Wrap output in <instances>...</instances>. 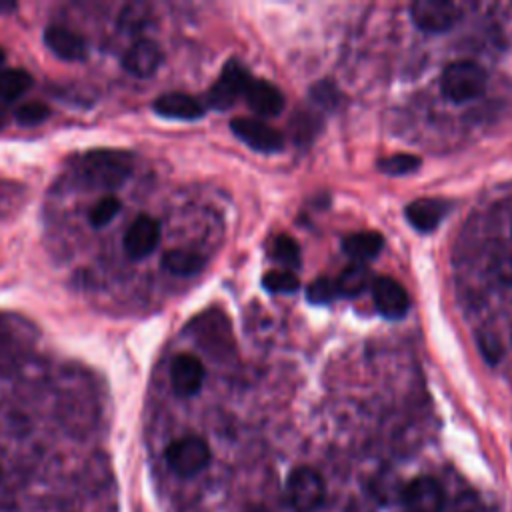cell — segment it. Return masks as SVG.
Segmentation results:
<instances>
[{"label": "cell", "mask_w": 512, "mask_h": 512, "mask_svg": "<svg viewBox=\"0 0 512 512\" xmlns=\"http://www.w3.org/2000/svg\"><path fill=\"white\" fill-rule=\"evenodd\" d=\"M132 170V158L116 150H92L72 162V176L84 188H118Z\"/></svg>", "instance_id": "1"}, {"label": "cell", "mask_w": 512, "mask_h": 512, "mask_svg": "<svg viewBox=\"0 0 512 512\" xmlns=\"http://www.w3.org/2000/svg\"><path fill=\"white\" fill-rule=\"evenodd\" d=\"M486 84H488L486 70L474 60H458L448 64L440 78L442 94L456 104L482 96L486 90Z\"/></svg>", "instance_id": "2"}, {"label": "cell", "mask_w": 512, "mask_h": 512, "mask_svg": "<svg viewBox=\"0 0 512 512\" xmlns=\"http://www.w3.org/2000/svg\"><path fill=\"white\" fill-rule=\"evenodd\" d=\"M166 462L170 470L182 478H192L200 474L210 464V446L200 436H182L168 444Z\"/></svg>", "instance_id": "3"}, {"label": "cell", "mask_w": 512, "mask_h": 512, "mask_svg": "<svg viewBox=\"0 0 512 512\" xmlns=\"http://www.w3.org/2000/svg\"><path fill=\"white\" fill-rule=\"evenodd\" d=\"M326 496L322 476L310 466H298L288 474L286 500L296 512L316 510Z\"/></svg>", "instance_id": "4"}, {"label": "cell", "mask_w": 512, "mask_h": 512, "mask_svg": "<svg viewBox=\"0 0 512 512\" xmlns=\"http://www.w3.org/2000/svg\"><path fill=\"white\" fill-rule=\"evenodd\" d=\"M250 80L252 74L238 60L226 62L218 80L210 86L206 94L208 106L216 110H228L238 100V96H244Z\"/></svg>", "instance_id": "5"}, {"label": "cell", "mask_w": 512, "mask_h": 512, "mask_svg": "<svg viewBox=\"0 0 512 512\" xmlns=\"http://www.w3.org/2000/svg\"><path fill=\"white\" fill-rule=\"evenodd\" d=\"M410 14L420 30L438 34L450 30L458 22L460 8L450 0H416L410 6Z\"/></svg>", "instance_id": "6"}, {"label": "cell", "mask_w": 512, "mask_h": 512, "mask_svg": "<svg viewBox=\"0 0 512 512\" xmlns=\"http://www.w3.org/2000/svg\"><path fill=\"white\" fill-rule=\"evenodd\" d=\"M444 504V488L432 476H418L402 490V506L406 512H442Z\"/></svg>", "instance_id": "7"}, {"label": "cell", "mask_w": 512, "mask_h": 512, "mask_svg": "<svg viewBox=\"0 0 512 512\" xmlns=\"http://www.w3.org/2000/svg\"><path fill=\"white\" fill-rule=\"evenodd\" d=\"M230 130L238 140H242L252 150L270 154V152H280L284 148V136L262 120L238 116L230 122Z\"/></svg>", "instance_id": "8"}, {"label": "cell", "mask_w": 512, "mask_h": 512, "mask_svg": "<svg viewBox=\"0 0 512 512\" xmlns=\"http://www.w3.org/2000/svg\"><path fill=\"white\" fill-rule=\"evenodd\" d=\"M160 224L148 214H140L132 220L124 234V252L132 260H142L152 254L160 242Z\"/></svg>", "instance_id": "9"}, {"label": "cell", "mask_w": 512, "mask_h": 512, "mask_svg": "<svg viewBox=\"0 0 512 512\" xmlns=\"http://www.w3.org/2000/svg\"><path fill=\"white\" fill-rule=\"evenodd\" d=\"M372 298L376 304V310L388 318L398 320L402 318L410 308V298L400 282H396L390 276H376L372 280Z\"/></svg>", "instance_id": "10"}, {"label": "cell", "mask_w": 512, "mask_h": 512, "mask_svg": "<svg viewBox=\"0 0 512 512\" xmlns=\"http://www.w3.org/2000/svg\"><path fill=\"white\" fill-rule=\"evenodd\" d=\"M170 382L180 398L200 392L204 382V366L194 354H178L170 366Z\"/></svg>", "instance_id": "11"}, {"label": "cell", "mask_w": 512, "mask_h": 512, "mask_svg": "<svg viewBox=\"0 0 512 512\" xmlns=\"http://www.w3.org/2000/svg\"><path fill=\"white\" fill-rule=\"evenodd\" d=\"M164 60V54L160 50V46L154 42V40H138L134 42L126 54L122 56V68L132 74V76H138V78H146V76H152L160 64Z\"/></svg>", "instance_id": "12"}, {"label": "cell", "mask_w": 512, "mask_h": 512, "mask_svg": "<svg viewBox=\"0 0 512 512\" xmlns=\"http://www.w3.org/2000/svg\"><path fill=\"white\" fill-rule=\"evenodd\" d=\"M44 44L54 56L68 62H80L88 54L86 40L64 26H48L44 30Z\"/></svg>", "instance_id": "13"}, {"label": "cell", "mask_w": 512, "mask_h": 512, "mask_svg": "<svg viewBox=\"0 0 512 512\" xmlns=\"http://www.w3.org/2000/svg\"><path fill=\"white\" fill-rule=\"evenodd\" d=\"M152 108L158 116L174 120H198L204 116V106L194 96L184 92L160 94L152 102Z\"/></svg>", "instance_id": "14"}, {"label": "cell", "mask_w": 512, "mask_h": 512, "mask_svg": "<svg viewBox=\"0 0 512 512\" xmlns=\"http://www.w3.org/2000/svg\"><path fill=\"white\" fill-rule=\"evenodd\" d=\"M450 204L440 198H418L410 202L404 210L408 222L418 232H432L448 214Z\"/></svg>", "instance_id": "15"}, {"label": "cell", "mask_w": 512, "mask_h": 512, "mask_svg": "<svg viewBox=\"0 0 512 512\" xmlns=\"http://www.w3.org/2000/svg\"><path fill=\"white\" fill-rule=\"evenodd\" d=\"M244 98H246L248 106L260 116H276L284 108L282 92L274 84H270L268 80H262V78L250 80V84L244 92Z\"/></svg>", "instance_id": "16"}, {"label": "cell", "mask_w": 512, "mask_h": 512, "mask_svg": "<svg viewBox=\"0 0 512 512\" xmlns=\"http://www.w3.org/2000/svg\"><path fill=\"white\" fill-rule=\"evenodd\" d=\"M384 246V236L380 232H374V230H366V232H354V234H348L344 240H342V250L352 258L356 260L358 264H362L364 260H372L374 256L380 254Z\"/></svg>", "instance_id": "17"}, {"label": "cell", "mask_w": 512, "mask_h": 512, "mask_svg": "<svg viewBox=\"0 0 512 512\" xmlns=\"http://www.w3.org/2000/svg\"><path fill=\"white\" fill-rule=\"evenodd\" d=\"M372 274H370V268L364 266V264H350L348 268H344L336 280V286H338V294L340 296H360L362 292H366L370 286H372Z\"/></svg>", "instance_id": "18"}, {"label": "cell", "mask_w": 512, "mask_h": 512, "mask_svg": "<svg viewBox=\"0 0 512 512\" xmlns=\"http://www.w3.org/2000/svg\"><path fill=\"white\" fill-rule=\"evenodd\" d=\"M206 264V258L198 252H192V250H168L164 252L162 256V268L172 272V274H178V276H192V274H198Z\"/></svg>", "instance_id": "19"}, {"label": "cell", "mask_w": 512, "mask_h": 512, "mask_svg": "<svg viewBox=\"0 0 512 512\" xmlns=\"http://www.w3.org/2000/svg\"><path fill=\"white\" fill-rule=\"evenodd\" d=\"M32 76L20 68H6L0 72V102H12L20 98L32 86Z\"/></svg>", "instance_id": "20"}, {"label": "cell", "mask_w": 512, "mask_h": 512, "mask_svg": "<svg viewBox=\"0 0 512 512\" xmlns=\"http://www.w3.org/2000/svg\"><path fill=\"white\" fill-rule=\"evenodd\" d=\"M270 256L288 268L300 266V246L288 234L274 238V242L270 246Z\"/></svg>", "instance_id": "21"}, {"label": "cell", "mask_w": 512, "mask_h": 512, "mask_svg": "<svg viewBox=\"0 0 512 512\" xmlns=\"http://www.w3.org/2000/svg\"><path fill=\"white\" fill-rule=\"evenodd\" d=\"M420 168V158L414 154H392L378 162V170L388 176H402L410 174Z\"/></svg>", "instance_id": "22"}, {"label": "cell", "mask_w": 512, "mask_h": 512, "mask_svg": "<svg viewBox=\"0 0 512 512\" xmlns=\"http://www.w3.org/2000/svg\"><path fill=\"white\" fill-rule=\"evenodd\" d=\"M262 286L272 294H292L298 290L300 280L288 270H272L262 278Z\"/></svg>", "instance_id": "23"}, {"label": "cell", "mask_w": 512, "mask_h": 512, "mask_svg": "<svg viewBox=\"0 0 512 512\" xmlns=\"http://www.w3.org/2000/svg\"><path fill=\"white\" fill-rule=\"evenodd\" d=\"M122 208V202L116 196L100 198L88 212V220L94 228H104Z\"/></svg>", "instance_id": "24"}, {"label": "cell", "mask_w": 512, "mask_h": 512, "mask_svg": "<svg viewBox=\"0 0 512 512\" xmlns=\"http://www.w3.org/2000/svg\"><path fill=\"white\" fill-rule=\"evenodd\" d=\"M340 294H338V286H336V280L332 278H316L314 282L308 284L306 288V298L308 302L312 304H330L332 300H336Z\"/></svg>", "instance_id": "25"}, {"label": "cell", "mask_w": 512, "mask_h": 512, "mask_svg": "<svg viewBox=\"0 0 512 512\" xmlns=\"http://www.w3.org/2000/svg\"><path fill=\"white\" fill-rule=\"evenodd\" d=\"M50 116V108L44 102L32 100L14 110V118L20 126H36Z\"/></svg>", "instance_id": "26"}, {"label": "cell", "mask_w": 512, "mask_h": 512, "mask_svg": "<svg viewBox=\"0 0 512 512\" xmlns=\"http://www.w3.org/2000/svg\"><path fill=\"white\" fill-rule=\"evenodd\" d=\"M450 512H488V510H486V506L482 504V500L476 494L464 492V494H460L454 500Z\"/></svg>", "instance_id": "27"}, {"label": "cell", "mask_w": 512, "mask_h": 512, "mask_svg": "<svg viewBox=\"0 0 512 512\" xmlns=\"http://www.w3.org/2000/svg\"><path fill=\"white\" fill-rule=\"evenodd\" d=\"M14 8H16L14 2H0V14H2V12H12Z\"/></svg>", "instance_id": "28"}, {"label": "cell", "mask_w": 512, "mask_h": 512, "mask_svg": "<svg viewBox=\"0 0 512 512\" xmlns=\"http://www.w3.org/2000/svg\"><path fill=\"white\" fill-rule=\"evenodd\" d=\"M4 124H6V110H4V106L0 104V130H2Z\"/></svg>", "instance_id": "29"}, {"label": "cell", "mask_w": 512, "mask_h": 512, "mask_svg": "<svg viewBox=\"0 0 512 512\" xmlns=\"http://www.w3.org/2000/svg\"><path fill=\"white\" fill-rule=\"evenodd\" d=\"M4 64H6V52L0 48V72L4 70Z\"/></svg>", "instance_id": "30"}, {"label": "cell", "mask_w": 512, "mask_h": 512, "mask_svg": "<svg viewBox=\"0 0 512 512\" xmlns=\"http://www.w3.org/2000/svg\"><path fill=\"white\" fill-rule=\"evenodd\" d=\"M0 476H2V468H0Z\"/></svg>", "instance_id": "31"}]
</instances>
